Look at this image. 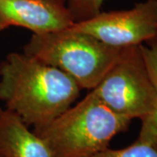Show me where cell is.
I'll return each instance as SVG.
<instances>
[{
  "instance_id": "cell-3",
  "label": "cell",
  "mask_w": 157,
  "mask_h": 157,
  "mask_svg": "<svg viewBox=\"0 0 157 157\" xmlns=\"http://www.w3.org/2000/svg\"><path fill=\"white\" fill-rule=\"evenodd\" d=\"M126 48L107 45L88 34L67 28L50 33L33 34L23 52L66 73L81 89L93 90Z\"/></svg>"
},
{
  "instance_id": "cell-10",
  "label": "cell",
  "mask_w": 157,
  "mask_h": 157,
  "mask_svg": "<svg viewBox=\"0 0 157 157\" xmlns=\"http://www.w3.org/2000/svg\"><path fill=\"white\" fill-rule=\"evenodd\" d=\"M136 140L157 151V100L153 109L141 119L140 134Z\"/></svg>"
},
{
  "instance_id": "cell-7",
  "label": "cell",
  "mask_w": 157,
  "mask_h": 157,
  "mask_svg": "<svg viewBox=\"0 0 157 157\" xmlns=\"http://www.w3.org/2000/svg\"><path fill=\"white\" fill-rule=\"evenodd\" d=\"M15 113L0 107V157H54L45 140Z\"/></svg>"
},
{
  "instance_id": "cell-5",
  "label": "cell",
  "mask_w": 157,
  "mask_h": 157,
  "mask_svg": "<svg viewBox=\"0 0 157 157\" xmlns=\"http://www.w3.org/2000/svg\"><path fill=\"white\" fill-rule=\"evenodd\" d=\"M68 28L115 47L140 45L157 33V0H145L128 10L101 11Z\"/></svg>"
},
{
  "instance_id": "cell-1",
  "label": "cell",
  "mask_w": 157,
  "mask_h": 157,
  "mask_svg": "<svg viewBox=\"0 0 157 157\" xmlns=\"http://www.w3.org/2000/svg\"><path fill=\"white\" fill-rule=\"evenodd\" d=\"M80 91L67 73L24 52L9 53L0 63V101L33 128L73 106Z\"/></svg>"
},
{
  "instance_id": "cell-2",
  "label": "cell",
  "mask_w": 157,
  "mask_h": 157,
  "mask_svg": "<svg viewBox=\"0 0 157 157\" xmlns=\"http://www.w3.org/2000/svg\"><path fill=\"white\" fill-rule=\"evenodd\" d=\"M132 120L104 104L91 91L83 100L33 131L54 157H86L104 150Z\"/></svg>"
},
{
  "instance_id": "cell-11",
  "label": "cell",
  "mask_w": 157,
  "mask_h": 157,
  "mask_svg": "<svg viewBox=\"0 0 157 157\" xmlns=\"http://www.w3.org/2000/svg\"><path fill=\"white\" fill-rule=\"evenodd\" d=\"M139 48L148 75L157 90V33L139 45Z\"/></svg>"
},
{
  "instance_id": "cell-9",
  "label": "cell",
  "mask_w": 157,
  "mask_h": 157,
  "mask_svg": "<svg viewBox=\"0 0 157 157\" xmlns=\"http://www.w3.org/2000/svg\"><path fill=\"white\" fill-rule=\"evenodd\" d=\"M106 0H68L67 8L74 23L98 15Z\"/></svg>"
},
{
  "instance_id": "cell-8",
  "label": "cell",
  "mask_w": 157,
  "mask_h": 157,
  "mask_svg": "<svg viewBox=\"0 0 157 157\" xmlns=\"http://www.w3.org/2000/svg\"><path fill=\"white\" fill-rule=\"evenodd\" d=\"M86 157H157V151L150 146L135 140L130 146L121 149L107 147Z\"/></svg>"
},
{
  "instance_id": "cell-6",
  "label": "cell",
  "mask_w": 157,
  "mask_h": 157,
  "mask_svg": "<svg viewBox=\"0 0 157 157\" xmlns=\"http://www.w3.org/2000/svg\"><path fill=\"white\" fill-rule=\"evenodd\" d=\"M74 24L64 0H0V33L11 26L50 33Z\"/></svg>"
},
{
  "instance_id": "cell-4",
  "label": "cell",
  "mask_w": 157,
  "mask_h": 157,
  "mask_svg": "<svg viewBox=\"0 0 157 157\" xmlns=\"http://www.w3.org/2000/svg\"><path fill=\"white\" fill-rule=\"evenodd\" d=\"M91 91L113 111L131 120L146 116L157 100V90L147 71L139 45L127 47Z\"/></svg>"
}]
</instances>
